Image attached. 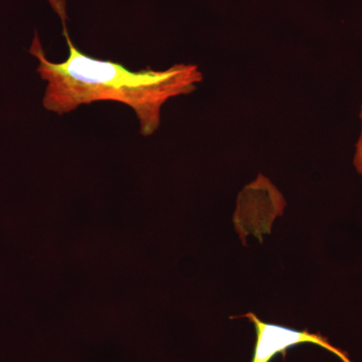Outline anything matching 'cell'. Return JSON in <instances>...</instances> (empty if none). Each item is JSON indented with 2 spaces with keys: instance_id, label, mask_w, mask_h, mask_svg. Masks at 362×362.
<instances>
[{
  "instance_id": "obj_1",
  "label": "cell",
  "mask_w": 362,
  "mask_h": 362,
  "mask_svg": "<svg viewBox=\"0 0 362 362\" xmlns=\"http://www.w3.org/2000/svg\"><path fill=\"white\" fill-rule=\"evenodd\" d=\"M49 1L61 18L69 54L62 63L49 61L35 33L30 52L39 61L37 73L47 83L42 99L47 111L65 115L83 105L118 102L134 111L140 133L148 137L160 127L164 104L194 92L202 82L201 70L192 64H176L164 71H131L116 62L92 58L80 51L69 35L65 0Z\"/></svg>"
},
{
  "instance_id": "obj_2",
  "label": "cell",
  "mask_w": 362,
  "mask_h": 362,
  "mask_svg": "<svg viewBox=\"0 0 362 362\" xmlns=\"http://www.w3.org/2000/svg\"><path fill=\"white\" fill-rule=\"evenodd\" d=\"M244 317L254 324L256 329V344L252 362H270L277 354H285L286 350L303 343H311L322 347L342 362H352L346 352L333 346L327 338L319 333H310L307 330L293 329L277 324L264 322L252 312Z\"/></svg>"
},
{
  "instance_id": "obj_3",
  "label": "cell",
  "mask_w": 362,
  "mask_h": 362,
  "mask_svg": "<svg viewBox=\"0 0 362 362\" xmlns=\"http://www.w3.org/2000/svg\"><path fill=\"white\" fill-rule=\"evenodd\" d=\"M361 132L358 141L356 143V156H354V166L356 170L362 175V105L361 110Z\"/></svg>"
}]
</instances>
